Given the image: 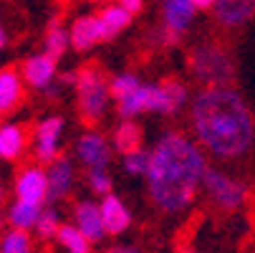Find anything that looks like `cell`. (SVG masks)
I'll use <instances>...</instances> for the list:
<instances>
[{"instance_id": "d590c367", "label": "cell", "mask_w": 255, "mask_h": 253, "mask_svg": "<svg viewBox=\"0 0 255 253\" xmlns=\"http://www.w3.org/2000/svg\"><path fill=\"white\" fill-rule=\"evenodd\" d=\"M177 253H200V251H195V248H190V246H179Z\"/></svg>"}, {"instance_id": "4316f807", "label": "cell", "mask_w": 255, "mask_h": 253, "mask_svg": "<svg viewBox=\"0 0 255 253\" xmlns=\"http://www.w3.org/2000/svg\"><path fill=\"white\" fill-rule=\"evenodd\" d=\"M149 162H152V152H147L144 147L136 150V152L122 155V167H124V172L131 175V177H147Z\"/></svg>"}, {"instance_id": "1f68e13d", "label": "cell", "mask_w": 255, "mask_h": 253, "mask_svg": "<svg viewBox=\"0 0 255 253\" xmlns=\"http://www.w3.org/2000/svg\"><path fill=\"white\" fill-rule=\"evenodd\" d=\"M101 253H139V248H134V246H112V248H106Z\"/></svg>"}, {"instance_id": "e0dca14e", "label": "cell", "mask_w": 255, "mask_h": 253, "mask_svg": "<svg viewBox=\"0 0 255 253\" xmlns=\"http://www.w3.org/2000/svg\"><path fill=\"white\" fill-rule=\"evenodd\" d=\"M101 213H104V226H106V233L109 236H122L129 231L131 226V210L127 208V203L114 195V193H109L104 195L101 200Z\"/></svg>"}, {"instance_id": "3957f363", "label": "cell", "mask_w": 255, "mask_h": 253, "mask_svg": "<svg viewBox=\"0 0 255 253\" xmlns=\"http://www.w3.org/2000/svg\"><path fill=\"white\" fill-rule=\"evenodd\" d=\"M74 94H76L79 117L86 127H96L106 117L109 104L114 101L109 79H106V74L101 71L99 63H86V66L76 68Z\"/></svg>"}, {"instance_id": "ba28073f", "label": "cell", "mask_w": 255, "mask_h": 253, "mask_svg": "<svg viewBox=\"0 0 255 253\" xmlns=\"http://www.w3.org/2000/svg\"><path fill=\"white\" fill-rule=\"evenodd\" d=\"M13 193L15 200H25L33 205H48V175L46 165L41 162H28L18 170L13 180Z\"/></svg>"}, {"instance_id": "7c38bea8", "label": "cell", "mask_w": 255, "mask_h": 253, "mask_svg": "<svg viewBox=\"0 0 255 253\" xmlns=\"http://www.w3.org/2000/svg\"><path fill=\"white\" fill-rule=\"evenodd\" d=\"M74 226L91 241V243H99L104 241L109 233H106V226H104V213H101V203L96 200H79L74 205Z\"/></svg>"}, {"instance_id": "2e32d148", "label": "cell", "mask_w": 255, "mask_h": 253, "mask_svg": "<svg viewBox=\"0 0 255 253\" xmlns=\"http://www.w3.org/2000/svg\"><path fill=\"white\" fill-rule=\"evenodd\" d=\"M30 144V134L18 122H3L0 124V160L15 162L25 155Z\"/></svg>"}, {"instance_id": "8d00e7d4", "label": "cell", "mask_w": 255, "mask_h": 253, "mask_svg": "<svg viewBox=\"0 0 255 253\" xmlns=\"http://www.w3.org/2000/svg\"><path fill=\"white\" fill-rule=\"evenodd\" d=\"M86 3H94V5H104V3H109V0H86Z\"/></svg>"}, {"instance_id": "4dcf8cb0", "label": "cell", "mask_w": 255, "mask_h": 253, "mask_svg": "<svg viewBox=\"0 0 255 253\" xmlns=\"http://www.w3.org/2000/svg\"><path fill=\"white\" fill-rule=\"evenodd\" d=\"M119 3H122L131 15H139V13L144 10V0H119Z\"/></svg>"}, {"instance_id": "9a60e30c", "label": "cell", "mask_w": 255, "mask_h": 253, "mask_svg": "<svg viewBox=\"0 0 255 253\" xmlns=\"http://www.w3.org/2000/svg\"><path fill=\"white\" fill-rule=\"evenodd\" d=\"M212 15L217 25L235 30L255 15V0H217L212 8Z\"/></svg>"}, {"instance_id": "44dd1931", "label": "cell", "mask_w": 255, "mask_h": 253, "mask_svg": "<svg viewBox=\"0 0 255 253\" xmlns=\"http://www.w3.org/2000/svg\"><path fill=\"white\" fill-rule=\"evenodd\" d=\"M68 48H71V25H66L61 15L48 18L43 30V51L51 53L53 58H63Z\"/></svg>"}, {"instance_id": "8992f818", "label": "cell", "mask_w": 255, "mask_h": 253, "mask_svg": "<svg viewBox=\"0 0 255 253\" xmlns=\"http://www.w3.org/2000/svg\"><path fill=\"white\" fill-rule=\"evenodd\" d=\"M63 132H66V119L61 114H51L35 122V127L30 129V152L35 162L51 165L63 155Z\"/></svg>"}, {"instance_id": "6da1fadb", "label": "cell", "mask_w": 255, "mask_h": 253, "mask_svg": "<svg viewBox=\"0 0 255 253\" xmlns=\"http://www.w3.org/2000/svg\"><path fill=\"white\" fill-rule=\"evenodd\" d=\"M149 152L152 162L147 177H144L149 200L157 210L167 215L185 213L202 190L205 172L210 167L205 150L197 144V139L169 129L154 142Z\"/></svg>"}, {"instance_id": "7402d4cb", "label": "cell", "mask_w": 255, "mask_h": 253, "mask_svg": "<svg viewBox=\"0 0 255 253\" xmlns=\"http://www.w3.org/2000/svg\"><path fill=\"white\" fill-rule=\"evenodd\" d=\"M141 142H144V132L134 119H122L112 132V144L119 155H129V152L141 150Z\"/></svg>"}, {"instance_id": "9c48e42d", "label": "cell", "mask_w": 255, "mask_h": 253, "mask_svg": "<svg viewBox=\"0 0 255 253\" xmlns=\"http://www.w3.org/2000/svg\"><path fill=\"white\" fill-rule=\"evenodd\" d=\"M48 175V205H56L66 198H71L76 185V165L68 155H61L51 165H46Z\"/></svg>"}, {"instance_id": "30bf717a", "label": "cell", "mask_w": 255, "mask_h": 253, "mask_svg": "<svg viewBox=\"0 0 255 253\" xmlns=\"http://www.w3.org/2000/svg\"><path fill=\"white\" fill-rule=\"evenodd\" d=\"M190 94H187V84L179 79H164V81H154V96H152V114H164L172 117L177 112L185 109Z\"/></svg>"}, {"instance_id": "4fadbf2b", "label": "cell", "mask_w": 255, "mask_h": 253, "mask_svg": "<svg viewBox=\"0 0 255 253\" xmlns=\"http://www.w3.org/2000/svg\"><path fill=\"white\" fill-rule=\"evenodd\" d=\"M25 99V79L18 66L0 68V112L13 114Z\"/></svg>"}, {"instance_id": "f1b7e54d", "label": "cell", "mask_w": 255, "mask_h": 253, "mask_svg": "<svg viewBox=\"0 0 255 253\" xmlns=\"http://www.w3.org/2000/svg\"><path fill=\"white\" fill-rule=\"evenodd\" d=\"M86 188H89L91 195L104 198V195H109V193L114 190V180H112V175H109V170H89Z\"/></svg>"}, {"instance_id": "cb8c5ba5", "label": "cell", "mask_w": 255, "mask_h": 253, "mask_svg": "<svg viewBox=\"0 0 255 253\" xmlns=\"http://www.w3.org/2000/svg\"><path fill=\"white\" fill-rule=\"evenodd\" d=\"M56 241H58V246L66 251V253H94L91 251V241L74 226V223H63L61 228H58V233H56Z\"/></svg>"}, {"instance_id": "f546056e", "label": "cell", "mask_w": 255, "mask_h": 253, "mask_svg": "<svg viewBox=\"0 0 255 253\" xmlns=\"http://www.w3.org/2000/svg\"><path fill=\"white\" fill-rule=\"evenodd\" d=\"M152 41H154L159 48H174V46H179V41H182V33H177V30H172V28H167V25L159 23V28L152 33Z\"/></svg>"}, {"instance_id": "d6986e66", "label": "cell", "mask_w": 255, "mask_h": 253, "mask_svg": "<svg viewBox=\"0 0 255 253\" xmlns=\"http://www.w3.org/2000/svg\"><path fill=\"white\" fill-rule=\"evenodd\" d=\"M152 96H154V81H141L139 89H134L124 99L114 101L117 104V114L122 119H134L139 114L152 112Z\"/></svg>"}, {"instance_id": "ffe728a7", "label": "cell", "mask_w": 255, "mask_h": 253, "mask_svg": "<svg viewBox=\"0 0 255 253\" xmlns=\"http://www.w3.org/2000/svg\"><path fill=\"white\" fill-rule=\"evenodd\" d=\"M96 15H99V20H101L104 41L117 38L122 30L129 28V23H131V18H134V15L119 3V0H117V3H104V5H99Z\"/></svg>"}, {"instance_id": "d4e9b609", "label": "cell", "mask_w": 255, "mask_h": 253, "mask_svg": "<svg viewBox=\"0 0 255 253\" xmlns=\"http://www.w3.org/2000/svg\"><path fill=\"white\" fill-rule=\"evenodd\" d=\"M0 253H33V238L28 231L10 228L0 236Z\"/></svg>"}, {"instance_id": "484cf974", "label": "cell", "mask_w": 255, "mask_h": 253, "mask_svg": "<svg viewBox=\"0 0 255 253\" xmlns=\"http://www.w3.org/2000/svg\"><path fill=\"white\" fill-rule=\"evenodd\" d=\"M61 226H63V223H61L58 210H56L53 205H46V208L41 210V215H38V223H35L33 233L38 236L41 241H51V238H56V233H58Z\"/></svg>"}, {"instance_id": "7a4b0ae2", "label": "cell", "mask_w": 255, "mask_h": 253, "mask_svg": "<svg viewBox=\"0 0 255 253\" xmlns=\"http://www.w3.org/2000/svg\"><path fill=\"white\" fill-rule=\"evenodd\" d=\"M197 144L217 160H235L255 139V117L235 86H202L190 101Z\"/></svg>"}, {"instance_id": "f35d334b", "label": "cell", "mask_w": 255, "mask_h": 253, "mask_svg": "<svg viewBox=\"0 0 255 253\" xmlns=\"http://www.w3.org/2000/svg\"><path fill=\"white\" fill-rule=\"evenodd\" d=\"M0 117H3V112H0Z\"/></svg>"}, {"instance_id": "e575fe53", "label": "cell", "mask_w": 255, "mask_h": 253, "mask_svg": "<svg viewBox=\"0 0 255 253\" xmlns=\"http://www.w3.org/2000/svg\"><path fill=\"white\" fill-rule=\"evenodd\" d=\"M5 223H8V215H3V210H0V236L5 233Z\"/></svg>"}, {"instance_id": "d6a6232c", "label": "cell", "mask_w": 255, "mask_h": 253, "mask_svg": "<svg viewBox=\"0 0 255 253\" xmlns=\"http://www.w3.org/2000/svg\"><path fill=\"white\" fill-rule=\"evenodd\" d=\"M192 3H195V8H197V10H212L217 0H192Z\"/></svg>"}, {"instance_id": "ac0fdd59", "label": "cell", "mask_w": 255, "mask_h": 253, "mask_svg": "<svg viewBox=\"0 0 255 253\" xmlns=\"http://www.w3.org/2000/svg\"><path fill=\"white\" fill-rule=\"evenodd\" d=\"M197 8L192 0H162V25L185 35L195 23Z\"/></svg>"}, {"instance_id": "83f0119b", "label": "cell", "mask_w": 255, "mask_h": 253, "mask_svg": "<svg viewBox=\"0 0 255 253\" xmlns=\"http://www.w3.org/2000/svg\"><path fill=\"white\" fill-rule=\"evenodd\" d=\"M109 86H112L114 101H119V99H124L127 94H131L134 89H139V86H141V79H139L136 74H131V71H124V74H117V76L109 79Z\"/></svg>"}, {"instance_id": "836d02e7", "label": "cell", "mask_w": 255, "mask_h": 253, "mask_svg": "<svg viewBox=\"0 0 255 253\" xmlns=\"http://www.w3.org/2000/svg\"><path fill=\"white\" fill-rule=\"evenodd\" d=\"M5 43H8V33H5V25H3V20H0V51L5 48Z\"/></svg>"}, {"instance_id": "5bb4252c", "label": "cell", "mask_w": 255, "mask_h": 253, "mask_svg": "<svg viewBox=\"0 0 255 253\" xmlns=\"http://www.w3.org/2000/svg\"><path fill=\"white\" fill-rule=\"evenodd\" d=\"M101 41H104V30H101V20L96 13L79 15L71 23V48L76 53H86Z\"/></svg>"}, {"instance_id": "52a82bcc", "label": "cell", "mask_w": 255, "mask_h": 253, "mask_svg": "<svg viewBox=\"0 0 255 253\" xmlns=\"http://www.w3.org/2000/svg\"><path fill=\"white\" fill-rule=\"evenodd\" d=\"M74 155H76V162L81 167H86V172L89 170H109V165H112V155H114V144L109 142L101 132L89 127L76 139Z\"/></svg>"}, {"instance_id": "5b68a950", "label": "cell", "mask_w": 255, "mask_h": 253, "mask_svg": "<svg viewBox=\"0 0 255 253\" xmlns=\"http://www.w3.org/2000/svg\"><path fill=\"white\" fill-rule=\"evenodd\" d=\"M202 193H207V198L212 200V205L223 213H235L245 205L248 200V185L243 180L217 170V167H207L205 172V183H202Z\"/></svg>"}, {"instance_id": "603a6c76", "label": "cell", "mask_w": 255, "mask_h": 253, "mask_svg": "<svg viewBox=\"0 0 255 253\" xmlns=\"http://www.w3.org/2000/svg\"><path fill=\"white\" fill-rule=\"evenodd\" d=\"M43 205H33L25 200H13V205L8 208V226L18 228V231H33L35 223H38Z\"/></svg>"}, {"instance_id": "74e56055", "label": "cell", "mask_w": 255, "mask_h": 253, "mask_svg": "<svg viewBox=\"0 0 255 253\" xmlns=\"http://www.w3.org/2000/svg\"><path fill=\"white\" fill-rule=\"evenodd\" d=\"M3 200H5V190H3V183H0V205H3Z\"/></svg>"}, {"instance_id": "277c9868", "label": "cell", "mask_w": 255, "mask_h": 253, "mask_svg": "<svg viewBox=\"0 0 255 253\" xmlns=\"http://www.w3.org/2000/svg\"><path fill=\"white\" fill-rule=\"evenodd\" d=\"M187 66L200 86H233L235 84V58L228 46L217 41H200L187 53Z\"/></svg>"}, {"instance_id": "8fae6325", "label": "cell", "mask_w": 255, "mask_h": 253, "mask_svg": "<svg viewBox=\"0 0 255 253\" xmlns=\"http://www.w3.org/2000/svg\"><path fill=\"white\" fill-rule=\"evenodd\" d=\"M23 71V79L30 89H38L46 91L56 79H58V58H53L51 53L41 51V53H33L20 63Z\"/></svg>"}]
</instances>
